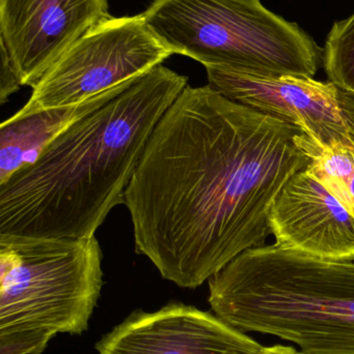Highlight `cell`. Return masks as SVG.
I'll return each instance as SVG.
<instances>
[{
    "label": "cell",
    "mask_w": 354,
    "mask_h": 354,
    "mask_svg": "<svg viewBox=\"0 0 354 354\" xmlns=\"http://www.w3.org/2000/svg\"><path fill=\"white\" fill-rule=\"evenodd\" d=\"M303 134L209 85H187L125 193L136 253L162 278L195 289L264 245L281 189L311 164Z\"/></svg>",
    "instance_id": "obj_1"
},
{
    "label": "cell",
    "mask_w": 354,
    "mask_h": 354,
    "mask_svg": "<svg viewBox=\"0 0 354 354\" xmlns=\"http://www.w3.org/2000/svg\"><path fill=\"white\" fill-rule=\"evenodd\" d=\"M187 82L160 64L75 120L0 183V236H95L124 203L154 129Z\"/></svg>",
    "instance_id": "obj_2"
},
{
    "label": "cell",
    "mask_w": 354,
    "mask_h": 354,
    "mask_svg": "<svg viewBox=\"0 0 354 354\" xmlns=\"http://www.w3.org/2000/svg\"><path fill=\"white\" fill-rule=\"evenodd\" d=\"M208 283L212 311L241 332L278 337L303 354H354V260L274 243L247 250Z\"/></svg>",
    "instance_id": "obj_3"
},
{
    "label": "cell",
    "mask_w": 354,
    "mask_h": 354,
    "mask_svg": "<svg viewBox=\"0 0 354 354\" xmlns=\"http://www.w3.org/2000/svg\"><path fill=\"white\" fill-rule=\"evenodd\" d=\"M143 15L166 49L205 68L313 78L324 59L307 33L260 0H154Z\"/></svg>",
    "instance_id": "obj_4"
},
{
    "label": "cell",
    "mask_w": 354,
    "mask_h": 354,
    "mask_svg": "<svg viewBox=\"0 0 354 354\" xmlns=\"http://www.w3.org/2000/svg\"><path fill=\"white\" fill-rule=\"evenodd\" d=\"M96 236H0V330L80 335L103 287Z\"/></svg>",
    "instance_id": "obj_5"
},
{
    "label": "cell",
    "mask_w": 354,
    "mask_h": 354,
    "mask_svg": "<svg viewBox=\"0 0 354 354\" xmlns=\"http://www.w3.org/2000/svg\"><path fill=\"white\" fill-rule=\"evenodd\" d=\"M172 55L150 30L143 14L112 17L58 58L12 118L78 105L143 76Z\"/></svg>",
    "instance_id": "obj_6"
},
{
    "label": "cell",
    "mask_w": 354,
    "mask_h": 354,
    "mask_svg": "<svg viewBox=\"0 0 354 354\" xmlns=\"http://www.w3.org/2000/svg\"><path fill=\"white\" fill-rule=\"evenodd\" d=\"M206 71L208 85L224 97L299 129L324 149L354 147V95L332 81L216 66Z\"/></svg>",
    "instance_id": "obj_7"
},
{
    "label": "cell",
    "mask_w": 354,
    "mask_h": 354,
    "mask_svg": "<svg viewBox=\"0 0 354 354\" xmlns=\"http://www.w3.org/2000/svg\"><path fill=\"white\" fill-rule=\"evenodd\" d=\"M112 18L108 0H0V41L22 86L35 87L77 39Z\"/></svg>",
    "instance_id": "obj_8"
},
{
    "label": "cell",
    "mask_w": 354,
    "mask_h": 354,
    "mask_svg": "<svg viewBox=\"0 0 354 354\" xmlns=\"http://www.w3.org/2000/svg\"><path fill=\"white\" fill-rule=\"evenodd\" d=\"M262 348L218 316L181 303L133 312L96 345L99 354H257Z\"/></svg>",
    "instance_id": "obj_9"
},
{
    "label": "cell",
    "mask_w": 354,
    "mask_h": 354,
    "mask_svg": "<svg viewBox=\"0 0 354 354\" xmlns=\"http://www.w3.org/2000/svg\"><path fill=\"white\" fill-rule=\"evenodd\" d=\"M270 227L282 247L326 259L354 260V216L309 166L281 189Z\"/></svg>",
    "instance_id": "obj_10"
},
{
    "label": "cell",
    "mask_w": 354,
    "mask_h": 354,
    "mask_svg": "<svg viewBox=\"0 0 354 354\" xmlns=\"http://www.w3.org/2000/svg\"><path fill=\"white\" fill-rule=\"evenodd\" d=\"M133 81L95 95L78 105L45 110L22 118H10L2 122L0 126V183L8 180L21 168L35 162L45 147L81 115L105 103Z\"/></svg>",
    "instance_id": "obj_11"
},
{
    "label": "cell",
    "mask_w": 354,
    "mask_h": 354,
    "mask_svg": "<svg viewBox=\"0 0 354 354\" xmlns=\"http://www.w3.org/2000/svg\"><path fill=\"white\" fill-rule=\"evenodd\" d=\"M301 145L311 158L310 169L354 216V147L324 149L305 133Z\"/></svg>",
    "instance_id": "obj_12"
},
{
    "label": "cell",
    "mask_w": 354,
    "mask_h": 354,
    "mask_svg": "<svg viewBox=\"0 0 354 354\" xmlns=\"http://www.w3.org/2000/svg\"><path fill=\"white\" fill-rule=\"evenodd\" d=\"M324 64L330 80L354 95V12L335 23L326 39Z\"/></svg>",
    "instance_id": "obj_13"
},
{
    "label": "cell",
    "mask_w": 354,
    "mask_h": 354,
    "mask_svg": "<svg viewBox=\"0 0 354 354\" xmlns=\"http://www.w3.org/2000/svg\"><path fill=\"white\" fill-rule=\"evenodd\" d=\"M53 337L35 328L0 330V354H41Z\"/></svg>",
    "instance_id": "obj_14"
},
{
    "label": "cell",
    "mask_w": 354,
    "mask_h": 354,
    "mask_svg": "<svg viewBox=\"0 0 354 354\" xmlns=\"http://www.w3.org/2000/svg\"><path fill=\"white\" fill-rule=\"evenodd\" d=\"M1 46V68H0V104L6 103L8 97L16 93L22 86L18 71L14 62L6 49L3 41H0Z\"/></svg>",
    "instance_id": "obj_15"
},
{
    "label": "cell",
    "mask_w": 354,
    "mask_h": 354,
    "mask_svg": "<svg viewBox=\"0 0 354 354\" xmlns=\"http://www.w3.org/2000/svg\"><path fill=\"white\" fill-rule=\"evenodd\" d=\"M257 354H303L301 351L285 345H274L272 347H263Z\"/></svg>",
    "instance_id": "obj_16"
}]
</instances>
